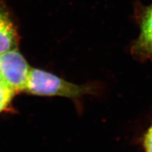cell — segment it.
Returning a JSON list of instances; mask_svg holds the SVG:
<instances>
[{
	"instance_id": "obj_7",
	"label": "cell",
	"mask_w": 152,
	"mask_h": 152,
	"mask_svg": "<svg viewBox=\"0 0 152 152\" xmlns=\"http://www.w3.org/2000/svg\"><path fill=\"white\" fill-rule=\"evenodd\" d=\"M1 84H5V83H4L3 80H2V78H1V75H0V85H1Z\"/></svg>"
},
{
	"instance_id": "obj_2",
	"label": "cell",
	"mask_w": 152,
	"mask_h": 152,
	"mask_svg": "<svg viewBox=\"0 0 152 152\" xmlns=\"http://www.w3.org/2000/svg\"><path fill=\"white\" fill-rule=\"evenodd\" d=\"M31 69L17 48L0 54V75L16 94L26 90Z\"/></svg>"
},
{
	"instance_id": "obj_3",
	"label": "cell",
	"mask_w": 152,
	"mask_h": 152,
	"mask_svg": "<svg viewBox=\"0 0 152 152\" xmlns=\"http://www.w3.org/2000/svg\"><path fill=\"white\" fill-rule=\"evenodd\" d=\"M131 50L137 58L152 60V4L142 15L140 35Z\"/></svg>"
},
{
	"instance_id": "obj_1",
	"label": "cell",
	"mask_w": 152,
	"mask_h": 152,
	"mask_svg": "<svg viewBox=\"0 0 152 152\" xmlns=\"http://www.w3.org/2000/svg\"><path fill=\"white\" fill-rule=\"evenodd\" d=\"M91 87L77 85L54 74L37 68H32L25 92L39 96H60L78 98L90 94Z\"/></svg>"
},
{
	"instance_id": "obj_5",
	"label": "cell",
	"mask_w": 152,
	"mask_h": 152,
	"mask_svg": "<svg viewBox=\"0 0 152 152\" xmlns=\"http://www.w3.org/2000/svg\"><path fill=\"white\" fill-rule=\"evenodd\" d=\"M15 94V92L6 84L0 85V113L7 109Z\"/></svg>"
},
{
	"instance_id": "obj_6",
	"label": "cell",
	"mask_w": 152,
	"mask_h": 152,
	"mask_svg": "<svg viewBox=\"0 0 152 152\" xmlns=\"http://www.w3.org/2000/svg\"><path fill=\"white\" fill-rule=\"evenodd\" d=\"M144 147L146 152H152V125L148 129L144 138Z\"/></svg>"
},
{
	"instance_id": "obj_4",
	"label": "cell",
	"mask_w": 152,
	"mask_h": 152,
	"mask_svg": "<svg viewBox=\"0 0 152 152\" xmlns=\"http://www.w3.org/2000/svg\"><path fill=\"white\" fill-rule=\"evenodd\" d=\"M18 35L8 11L0 4V54L17 48Z\"/></svg>"
}]
</instances>
